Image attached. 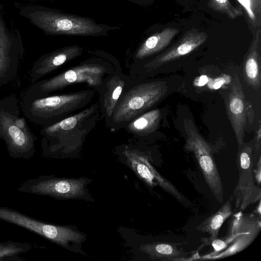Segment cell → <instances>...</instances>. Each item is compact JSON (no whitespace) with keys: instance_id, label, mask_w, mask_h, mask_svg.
<instances>
[{"instance_id":"6da1fadb","label":"cell","mask_w":261,"mask_h":261,"mask_svg":"<svg viewBox=\"0 0 261 261\" xmlns=\"http://www.w3.org/2000/svg\"><path fill=\"white\" fill-rule=\"evenodd\" d=\"M100 117L97 101L56 123L42 127L40 133L43 155L65 158L79 154Z\"/></svg>"},{"instance_id":"7a4b0ae2","label":"cell","mask_w":261,"mask_h":261,"mask_svg":"<svg viewBox=\"0 0 261 261\" xmlns=\"http://www.w3.org/2000/svg\"><path fill=\"white\" fill-rule=\"evenodd\" d=\"M91 57L58 74L32 85L24 93L44 96L76 84H84L98 92L112 74L122 70L119 61L101 50L88 51Z\"/></svg>"},{"instance_id":"3957f363","label":"cell","mask_w":261,"mask_h":261,"mask_svg":"<svg viewBox=\"0 0 261 261\" xmlns=\"http://www.w3.org/2000/svg\"><path fill=\"white\" fill-rule=\"evenodd\" d=\"M96 91L93 89L61 94L34 96L23 93L19 105L24 116L42 127L56 123L89 106Z\"/></svg>"},{"instance_id":"277c9868","label":"cell","mask_w":261,"mask_h":261,"mask_svg":"<svg viewBox=\"0 0 261 261\" xmlns=\"http://www.w3.org/2000/svg\"><path fill=\"white\" fill-rule=\"evenodd\" d=\"M132 78L119 99L108 126L111 132L123 128L132 120L151 110L168 91L165 81Z\"/></svg>"},{"instance_id":"5b68a950","label":"cell","mask_w":261,"mask_h":261,"mask_svg":"<svg viewBox=\"0 0 261 261\" xmlns=\"http://www.w3.org/2000/svg\"><path fill=\"white\" fill-rule=\"evenodd\" d=\"M18 100L14 94L0 97V139L15 159H29L34 155L37 137L20 115Z\"/></svg>"},{"instance_id":"8992f818","label":"cell","mask_w":261,"mask_h":261,"mask_svg":"<svg viewBox=\"0 0 261 261\" xmlns=\"http://www.w3.org/2000/svg\"><path fill=\"white\" fill-rule=\"evenodd\" d=\"M30 21L46 35L83 37L108 36L112 31L120 28L98 23L87 17L42 8L29 13Z\"/></svg>"},{"instance_id":"52a82bcc","label":"cell","mask_w":261,"mask_h":261,"mask_svg":"<svg viewBox=\"0 0 261 261\" xmlns=\"http://www.w3.org/2000/svg\"><path fill=\"white\" fill-rule=\"evenodd\" d=\"M0 220L28 229L65 249L83 253L81 245L86 235L74 226L47 223L5 206H0Z\"/></svg>"},{"instance_id":"ba28073f","label":"cell","mask_w":261,"mask_h":261,"mask_svg":"<svg viewBox=\"0 0 261 261\" xmlns=\"http://www.w3.org/2000/svg\"><path fill=\"white\" fill-rule=\"evenodd\" d=\"M92 179L58 177L54 175H40L28 179L17 188L23 193L47 196L58 200H85L92 201L88 189Z\"/></svg>"},{"instance_id":"9c48e42d","label":"cell","mask_w":261,"mask_h":261,"mask_svg":"<svg viewBox=\"0 0 261 261\" xmlns=\"http://www.w3.org/2000/svg\"><path fill=\"white\" fill-rule=\"evenodd\" d=\"M185 150L195 155L205 181L212 193L220 203L224 200L223 187L212 148L197 130L191 119H185Z\"/></svg>"},{"instance_id":"30bf717a","label":"cell","mask_w":261,"mask_h":261,"mask_svg":"<svg viewBox=\"0 0 261 261\" xmlns=\"http://www.w3.org/2000/svg\"><path fill=\"white\" fill-rule=\"evenodd\" d=\"M230 217L226 234L219 238L222 251L205 260L220 259L236 254L248 247L257 237L261 230L260 216L240 211Z\"/></svg>"},{"instance_id":"8fae6325","label":"cell","mask_w":261,"mask_h":261,"mask_svg":"<svg viewBox=\"0 0 261 261\" xmlns=\"http://www.w3.org/2000/svg\"><path fill=\"white\" fill-rule=\"evenodd\" d=\"M257 153L251 142L239 145L236 158L239 179L232 195L236 210L243 211L260 199L261 189L255 185L253 175Z\"/></svg>"},{"instance_id":"7c38bea8","label":"cell","mask_w":261,"mask_h":261,"mask_svg":"<svg viewBox=\"0 0 261 261\" xmlns=\"http://www.w3.org/2000/svg\"><path fill=\"white\" fill-rule=\"evenodd\" d=\"M116 150L117 153L125 159L137 174L149 186H159L183 205L187 206L191 205V202L175 186L153 168L146 154L137 148L135 143L118 146Z\"/></svg>"},{"instance_id":"4fadbf2b","label":"cell","mask_w":261,"mask_h":261,"mask_svg":"<svg viewBox=\"0 0 261 261\" xmlns=\"http://www.w3.org/2000/svg\"><path fill=\"white\" fill-rule=\"evenodd\" d=\"M208 36L203 32L191 30L175 44L153 59L129 68V75L135 79H142L164 64L189 54L201 45Z\"/></svg>"},{"instance_id":"5bb4252c","label":"cell","mask_w":261,"mask_h":261,"mask_svg":"<svg viewBox=\"0 0 261 261\" xmlns=\"http://www.w3.org/2000/svg\"><path fill=\"white\" fill-rule=\"evenodd\" d=\"M132 80L129 74L118 70L106 80L97 92L100 117L107 127L119 99Z\"/></svg>"},{"instance_id":"9a60e30c","label":"cell","mask_w":261,"mask_h":261,"mask_svg":"<svg viewBox=\"0 0 261 261\" xmlns=\"http://www.w3.org/2000/svg\"><path fill=\"white\" fill-rule=\"evenodd\" d=\"M23 50L7 33L0 19V87L17 77Z\"/></svg>"},{"instance_id":"2e32d148","label":"cell","mask_w":261,"mask_h":261,"mask_svg":"<svg viewBox=\"0 0 261 261\" xmlns=\"http://www.w3.org/2000/svg\"><path fill=\"white\" fill-rule=\"evenodd\" d=\"M226 114L235 135L238 145L244 142V129L247 122L245 97L238 75L233 76L225 99Z\"/></svg>"},{"instance_id":"e0dca14e","label":"cell","mask_w":261,"mask_h":261,"mask_svg":"<svg viewBox=\"0 0 261 261\" xmlns=\"http://www.w3.org/2000/svg\"><path fill=\"white\" fill-rule=\"evenodd\" d=\"M84 48L78 45H68L46 54L33 64L30 72L32 82L49 74L82 56Z\"/></svg>"},{"instance_id":"ac0fdd59","label":"cell","mask_w":261,"mask_h":261,"mask_svg":"<svg viewBox=\"0 0 261 261\" xmlns=\"http://www.w3.org/2000/svg\"><path fill=\"white\" fill-rule=\"evenodd\" d=\"M178 32L176 28H166L148 37L134 51L129 68L163 50Z\"/></svg>"},{"instance_id":"d6986e66","label":"cell","mask_w":261,"mask_h":261,"mask_svg":"<svg viewBox=\"0 0 261 261\" xmlns=\"http://www.w3.org/2000/svg\"><path fill=\"white\" fill-rule=\"evenodd\" d=\"M260 38L259 29L254 36L243 63L244 81L252 88L258 90L261 86L260 57L258 51Z\"/></svg>"},{"instance_id":"ffe728a7","label":"cell","mask_w":261,"mask_h":261,"mask_svg":"<svg viewBox=\"0 0 261 261\" xmlns=\"http://www.w3.org/2000/svg\"><path fill=\"white\" fill-rule=\"evenodd\" d=\"M161 119L159 109L150 110L135 118L123 128L134 139H143L154 133Z\"/></svg>"},{"instance_id":"44dd1931","label":"cell","mask_w":261,"mask_h":261,"mask_svg":"<svg viewBox=\"0 0 261 261\" xmlns=\"http://www.w3.org/2000/svg\"><path fill=\"white\" fill-rule=\"evenodd\" d=\"M181 243L154 242L142 244L140 250L153 260H186L189 252L180 248Z\"/></svg>"},{"instance_id":"7402d4cb","label":"cell","mask_w":261,"mask_h":261,"mask_svg":"<svg viewBox=\"0 0 261 261\" xmlns=\"http://www.w3.org/2000/svg\"><path fill=\"white\" fill-rule=\"evenodd\" d=\"M233 200V196H231L216 212L199 223L196 229L208 233L212 238H218L222 224L232 214L231 202Z\"/></svg>"},{"instance_id":"603a6c76","label":"cell","mask_w":261,"mask_h":261,"mask_svg":"<svg viewBox=\"0 0 261 261\" xmlns=\"http://www.w3.org/2000/svg\"><path fill=\"white\" fill-rule=\"evenodd\" d=\"M33 247L31 244L13 242L9 240L0 242V260L6 257H14L31 250Z\"/></svg>"},{"instance_id":"cb8c5ba5","label":"cell","mask_w":261,"mask_h":261,"mask_svg":"<svg viewBox=\"0 0 261 261\" xmlns=\"http://www.w3.org/2000/svg\"><path fill=\"white\" fill-rule=\"evenodd\" d=\"M208 5L214 11L226 14L231 19L242 15L241 10L234 7L229 0H209Z\"/></svg>"},{"instance_id":"d4e9b609","label":"cell","mask_w":261,"mask_h":261,"mask_svg":"<svg viewBox=\"0 0 261 261\" xmlns=\"http://www.w3.org/2000/svg\"><path fill=\"white\" fill-rule=\"evenodd\" d=\"M257 159L253 169V175L257 184L260 185L261 181V157L260 155Z\"/></svg>"},{"instance_id":"484cf974","label":"cell","mask_w":261,"mask_h":261,"mask_svg":"<svg viewBox=\"0 0 261 261\" xmlns=\"http://www.w3.org/2000/svg\"><path fill=\"white\" fill-rule=\"evenodd\" d=\"M260 126L259 125V127L255 135L253 144L254 150L257 152L259 150L260 148Z\"/></svg>"},{"instance_id":"4316f807","label":"cell","mask_w":261,"mask_h":261,"mask_svg":"<svg viewBox=\"0 0 261 261\" xmlns=\"http://www.w3.org/2000/svg\"><path fill=\"white\" fill-rule=\"evenodd\" d=\"M254 213H255L256 215L260 216V215H261V213H260V199L258 201V206H257L255 210L254 211Z\"/></svg>"},{"instance_id":"83f0119b","label":"cell","mask_w":261,"mask_h":261,"mask_svg":"<svg viewBox=\"0 0 261 261\" xmlns=\"http://www.w3.org/2000/svg\"><path fill=\"white\" fill-rule=\"evenodd\" d=\"M126 1H130L134 3L140 4V3H141L142 2H144L145 0H126Z\"/></svg>"}]
</instances>
